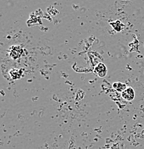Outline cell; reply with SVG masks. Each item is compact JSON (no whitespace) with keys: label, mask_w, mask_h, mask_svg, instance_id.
Returning a JSON list of instances; mask_svg holds the SVG:
<instances>
[{"label":"cell","mask_w":144,"mask_h":149,"mask_svg":"<svg viewBox=\"0 0 144 149\" xmlns=\"http://www.w3.org/2000/svg\"><path fill=\"white\" fill-rule=\"evenodd\" d=\"M23 54V49L20 46H12L11 47L10 57L13 59H17L21 57Z\"/></svg>","instance_id":"1"},{"label":"cell","mask_w":144,"mask_h":149,"mask_svg":"<svg viewBox=\"0 0 144 149\" xmlns=\"http://www.w3.org/2000/svg\"><path fill=\"white\" fill-rule=\"evenodd\" d=\"M122 97L123 99L128 101L133 100L135 97V92L134 89L131 88H128L122 93Z\"/></svg>","instance_id":"2"},{"label":"cell","mask_w":144,"mask_h":149,"mask_svg":"<svg viewBox=\"0 0 144 149\" xmlns=\"http://www.w3.org/2000/svg\"><path fill=\"white\" fill-rule=\"evenodd\" d=\"M95 72L99 77H105L107 73V68L103 63H99L95 68Z\"/></svg>","instance_id":"3"},{"label":"cell","mask_w":144,"mask_h":149,"mask_svg":"<svg viewBox=\"0 0 144 149\" xmlns=\"http://www.w3.org/2000/svg\"><path fill=\"white\" fill-rule=\"evenodd\" d=\"M113 88H115L116 91H119V92L123 93V91L126 89V85L124 83H120V82H118V83H113Z\"/></svg>","instance_id":"4"},{"label":"cell","mask_w":144,"mask_h":149,"mask_svg":"<svg viewBox=\"0 0 144 149\" xmlns=\"http://www.w3.org/2000/svg\"><path fill=\"white\" fill-rule=\"evenodd\" d=\"M10 74H11V76L12 77V78L17 79V78H19L20 76L22 75V71L20 70L14 69L10 71Z\"/></svg>","instance_id":"5"},{"label":"cell","mask_w":144,"mask_h":149,"mask_svg":"<svg viewBox=\"0 0 144 149\" xmlns=\"http://www.w3.org/2000/svg\"><path fill=\"white\" fill-rule=\"evenodd\" d=\"M112 24V25H113V27L115 28V30H117V31H120V30H121V29H122L121 26H123V24H122V23L120 22H119V21H117L115 23V22L112 23V24Z\"/></svg>","instance_id":"6"}]
</instances>
